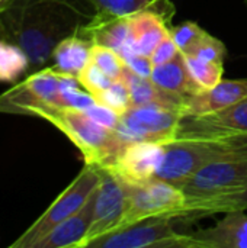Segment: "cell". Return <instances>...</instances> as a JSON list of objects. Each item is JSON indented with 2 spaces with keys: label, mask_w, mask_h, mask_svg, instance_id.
I'll return each mask as SVG.
<instances>
[{
  "label": "cell",
  "mask_w": 247,
  "mask_h": 248,
  "mask_svg": "<svg viewBox=\"0 0 247 248\" xmlns=\"http://www.w3.org/2000/svg\"><path fill=\"white\" fill-rule=\"evenodd\" d=\"M84 13L68 0H41L20 10L15 41L33 65H44L58 42L82 32Z\"/></svg>",
  "instance_id": "6da1fadb"
},
{
  "label": "cell",
  "mask_w": 247,
  "mask_h": 248,
  "mask_svg": "<svg viewBox=\"0 0 247 248\" xmlns=\"http://www.w3.org/2000/svg\"><path fill=\"white\" fill-rule=\"evenodd\" d=\"M31 115L39 116L58 128L80 150L86 164L105 167L128 144L115 129L100 125L80 109L41 106L33 109Z\"/></svg>",
  "instance_id": "7a4b0ae2"
},
{
  "label": "cell",
  "mask_w": 247,
  "mask_h": 248,
  "mask_svg": "<svg viewBox=\"0 0 247 248\" xmlns=\"http://www.w3.org/2000/svg\"><path fill=\"white\" fill-rule=\"evenodd\" d=\"M242 150H247V134L215 138H176L165 144V157L154 177L181 187L207 164Z\"/></svg>",
  "instance_id": "3957f363"
},
{
  "label": "cell",
  "mask_w": 247,
  "mask_h": 248,
  "mask_svg": "<svg viewBox=\"0 0 247 248\" xmlns=\"http://www.w3.org/2000/svg\"><path fill=\"white\" fill-rule=\"evenodd\" d=\"M100 182L98 166L86 164L73 183L52 202V205L13 243L10 248H35V246L58 224L79 212L95 193Z\"/></svg>",
  "instance_id": "277c9868"
},
{
  "label": "cell",
  "mask_w": 247,
  "mask_h": 248,
  "mask_svg": "<svg viewBox=\"0 0 247 248\" xmlns=\"http://www.w3.org/2000/svg\"><path fill=\"white\" fill-rule=\"evenodd\" d=\"M181 189L186 198L185 206L245 190L247 189V150L207 164Z\"/></svg>",
  "instance_id": "5b68a950"
},
{
  "label": "cell",
  "mask_w": 247,
  "mask_h": 248,
  "mask_svg": "<svg viewBox=\"0 0 247 248\" xmlns=\"http://www.w3.org/2000/svg\"><path fill=\"white\" fill-rule=\"evenodd\" d=\"M169 217H154L93 240L87 248H197L191 235L178 234Z\"/></svg>",
  "instance_id": "8992f818"
},
{
  "label": "cell",
  "mask_w": 247,
  "mask_h": 248,
  "mask_svg": "<svg viewBox=\"0 0 247 248\" xmlns=\"http://www.w3.org/2000/svg\"><path fill=\"white\" fill-rule=\"evenodd\" d=\"M185 202L181 187L156 177L143 185H128L127 211L116 230L154 217L179 218Z\"/></svg>",
  "instance_id": "52a82bcc"
},
{
  "label": "cell",
  "mask_w": 247,
  "mask_h": 248,
  "mask_svg": "<svg viewBox=\"0 0 247 248\" xmlns=\"http://www.w3.org/2000/svg\"><path fill=\"white\" fill-rule=\"evenodd\" d=\"M182 112L159 105L131 106L115 128L125 142H160L176 138Z\"/></svg>",
  "instance_id": "ba28073f"
},
{
  "label": "cell",
  "mask_w": 247,
  "mask_h": 248,
  "mask_svg": "<svg viewBox=\"0 0 247 248\" xmlns=\"http://www.w3.org/2000/svg\"><path fill=\"white\" fill-rule=\"evenodd\" d=\"M41 106H63L61 73L54 67L26 77L22 83L0 96V112L31 115Z\"/></svg>",
  "instance_id": "9c48e42d"
},
{
  "label": "cell",
  "mask_w": 247,
  "mask_h": 248,
  "mask_svg": "<svg viewBox=\"0 0 247 248\" xmlns=\"http://www.w3.org/2000/svg\"><path fill=\"white\" fill-rule=\"evenodd\" d=\"M99 170L100 182L95 193L93 221L82 248H87L93 240L115 231L128 205V183L103 167Z\"/></svg>",
  "instance_id": "30bf717a"
},
{
  "label": "cell",
  "mask_w": 247,
  "mask_h": 248,
  "mask_svg": "<svg viewBox=\"0 0 247 248\" xmlns=\"http://www.w3.org/2000/svg\"><path fill=\"white\" fill-rule=\"evenodd\" d=\"M239 134H247V96L214 113L182 116L176 138H215Z\"/></svg>",
  "instance_id": "8fae6325"
},
{
  "label": "cell",
  "mask_w": 247,
  "mask_h": 248,
  "mask_svg": "<svg viewBox=\"0 0 247 248\" xmlns=\"http://www.w3.org/2000/svg\"><path fill=\"white\" fill-rule=\"evenodd\" d=\"M165 157V144L128 142L115 160L103 169L128 185H143L154 179Z\"/></svg>",
  "instance_id": "7c38bea8"
},
{
  "label": "cell",
  "mask_w": 247,
  "mask_h": 248,
  "mask_svg": "<svg viewBox=\"0 0 247 248\" xmlns=\"http://www.w3.org/2000/svg\"><path fill=\"white\" fill-rule=\"evenodd\" d=\"M247 96V78L243 80H221L213 89L197 94L186 96L182 115L201 116L218 112L234 105Z\"/></svg>",
  "instance_id": "4fadbf2b"
},
{
  "label": "cell",
  "mask_w": 247,
  "mask_h": 248,
  "mask_svg": "<svg viewBox=\"0 0 247 248\" xmlns=\"http://www.w3.org/2000/svg\"><path fill=\"white\" fill-rule=\"evenodd\" d=\"M197 248H247V214L226 212V217L213 228L189 234Z\"/></svg>",
  "instance_id": "5bb4252c"
},
{
  "label": "cell",
  "mask_w": 247,
  "mask_h": 248,
  "mask_svg": "<svg viewBox=\"0 0 247 248\" xmlns=\"http://www.w3.org/2000/svg\"><path fill=\"white\" fill-rule=\"evenodd\" d=\"M95 193L89 198V201L79 212H76L74 215L58 224L55 228H52L35 246V248H82L93 221Z\"/></svg>",
  "instance_id": "9a60e30c"
},
{
  "label": "cell",
  "mask_w": 247,
  "mask_h": 248,
  "mask_svg": "<svg viewBox=\"0 0 247 248\" xmlns=\"http://www.w3.org/2000/svg\"><path fill=\"white\" fill-rule=\"evenodd\" d=\"M132 36H134V45L137 52L150 57L156 46L170 35V28L165 22V15L159 13L153 9V4H150L128 16Z\"/></svg>",
  "instance_id": "2e32d148"
},
{
  "label": "cell",
  "mask_w": 247,
  "mask_h": 248,
  "mask_svg": "<svg viewBox=\"0 0 247 248\" xmlns=\"http://www.w3.org/2000/svg\"><path fill=\"white\" fill-rule=\"evenodd\" d=\"M121 78L127 83L130 89L132 106L159 105V106H165V108H170V109H176L182 112L186 96L172 93L159 87L156 83L151 81V78H144V77L137 76L127 65L124 68Z\"/></svg>",
  "instance_id": "e0dca14e"
},
{
  "label": "cell",
  "mask_w": 247,
  "mask_h": 248,
  "mask_svg": "<svg viewBox=\"0 0 247 248\" xmlns=\"http://www.w3.org/2000/svg\"><path fill=\"white\" fill-rule=\"evenodd\" d=\"M150 78L159 87H162L167 92H172V93L182 94V96H191V94L204 92L201 89V86L189 74V71L185 65L182 52L178 54L169 62L154 65Z\"/></svg>",
  "instance_id": "ac0fdd59"
},
{
  "label": "cell",
  "mask_w": 247,
  "mask_h": 248,
  "mask_svg": "<svg viewBox=\"0 0 247 248\" xmlns=\"http://www.w3.org/2000/svg\"><path fill=\"white\" fill-rule=\"evenodd\" d=\"M92 45V39L79 36L77 33L64 38L61 42H58L52 52V67L63 74L79 77V74L90 61Z\"/></svg>",
  "instance_id": "d6986e66"
},
{
  "label": "cell",
  "mask_w": 247,
  "mask_h": 248,
  "mask_svg": "<svg viewBox=\"0 0 247 248\" xmlns=\"http://www.w3.org/2000/svg\"><path fill=\"white\" fill-rule=\"evenodd\" d=\"M245 209H247V189L239 193L226 195L215 199L188 205L181 211L179 218H199L214 214H226L231 211H245Z\"/></svg>",
  "instance_id": "ffe728a7"
},
{
  "label": "cell",
  "mask_w": 247,
  "mask_h": 248,
  "mask_svg": "<svg viewBox=\"0 0 247 248\" xmlns=\"http://www.w3.org/2000/svg\"><path fill=\"white\" fill-rule=\"evenodd\" d=\"M29 64V57L19 45L0 41V81H15Z\"/></svg>",
  "instance_id": "44dd1931"
},
{
  "label": "cell",
  "mask_w": 247,
  "mask_h": 248,
  "mask_svg": "<svg viewBox=\"0 0 247 248\" xmlns=\"http://www.w3.org/2000/svg\"><path fill=\"white\" fill-rule=\"evenodd\" d=\"M185 65L192 76V78L201 86L202 90L213 89L223 80V64L214 61H205L194 55L183 54Z\"/></svg>",
  "instance_id": "7402d4cb"
},
{
  "label": "cell",
  "mask_w": 247,
  "mask_h": 248,
  "mask_svg": "<svg viewBox=\"0 0 247 248\" xmlns=\"http://www.w3.org/2000/svg\"><path fill=\"white\" fill-rule=\"evenodd\" d=\"M93 97H95L96 103H99L102 106H106V108L115 110L119 115L127 112L132 106L130 89H128L127 83L122 78L114 80L105 90L93 94Z\"/></svg>",
  "instance_id": "603a6c76"
},
{
  "label": "cell",
  "mask_w": 247,
  "mask_h": 248,
  "mask_svg": "<svg viewBox=\"0 0 247 248\" xmlns=\"http://www.w3.org/2000/svg\"><path fill=\"white\" fill-rule=\"evenodd\" d=\"M90 61L96 64L105 74H108L112 80L121 78L125 62L122 57L112 48H108L100 44H93L90 49Z\"/></svg>",
  "instance_id": "cb8c5ba5"
},
{
  "label": "cell",
  "mask_w": 247,
  "mask_h": 248,
  "mask_svg": "<svg viewBox=\"0 0 247 248\" xmlns=\"http://www.w3.org/2000/svg\"><path fill=\"white\" fill-rule=\"evenodd\" d=\"M98 16L111 19V17H124L134 15L150 4V0H92Z\"/></svg>",
  "instance_id": "d4e9b609"
},
{
  "label": "cell",
  "mask_w": 247,
  "mask_h": 248,
  "mask_svg": "<svg viewBox=\"0 0 247 248\" xmlns=\"http://www.w3.org/2000/svg\"><path fill=\"white\" fill-rule=\"evenodd\" d=\"M186 55H194L197 58L205 60V61H214V62H221L224 61L226 57V46L224 44L211 36L208 32L186 52Z\"/></svg>",
  "instance_id": "484cf974"
},
{
  "label": "cell",
  "mask_w": 247,
  "mask_h": 248,
  "mask_svg": "<svg viewBox=\"0 0 247 248\" xmlns=\"http://www.w3.org/2000/svg\"><path fill=\"white\" fill-rule=\"evenodd\" d=\"M205 33L207 32L195 22H183L170 29V36L173 38L182 54H186Z\"/></svg>",
  "instance_id": "4316f807"
},
{
  "label": "cell",
  "mask_w": 247,
  "mask_h": 248,
  "mask_svg": "<svg viewBox=\"0 0 247 248\" xmlns=\"http://www.w3.org/2000/svg\"><path fill=\"white\" fill-rule=\"evenodd\" d=\"M77 80H79L80 86H83L86 89V92H89L92 96L105 90L114 81L108 74H105L92 61H89V64L83 68V71L79 74Z\"/></svg>",
  "instance_id": "83f0119b"
},
{
  "label": "cell",
  "mask_w": 247,
  "mask_h": 248,
  "mask_svg": "<svg viewBox=\"0 0 247 248\" xmlns=\"http://www.w3.org/2000/svg\"><path fill=\"white\" fill-rule=\"evenodd\" d=\"M122 60H124L125 65L132 73H135L140 77L150 78V76L153 73V68H154V64H153V61H151L150 57L143 55L140 52H131V54L122 55Z\"/></svg>",
  "instance_id": "f1b7e54d"
},
{
  "label": "cell",
  "mask_w": 247,
  "mask_h": 248,
  "mask_svg": "<svg viewBox=\"0 0 247 248\" xmlns=\"http://www.w3.org/2000/svg\"><path fill=\"white\" fill-rule=\"evenodd\" d=\"M92 119H95L96 122H99L100 125L106 126V128H111V129H115L118 122H119V118L121 115L116 113L115 110L106 108V106H102L99 103H95L92 105L90 108H87L84 110Z\"/></svg>",
  "instance_id": "f546056e"
},
{
  "label": "cell",
  "mask_w": 247,
  "mask_h": 248,
  "mask_svg": "<svg viewBox=\"0 0 247 248\" xmlns=\"http://www.w3.org/2000/svg\"><path fill=\"white\" fill-rule=\"evenodd\" d=\"M178 54H181V51H179L176 42L173 41V38L169 35L156 46V49L153 51L150 58H151L154 65H160V64L172 61Z\"/></svg>",
  "instance_id": "4dcf8cb0"
},
{
  "label": "cell",
  "mask_w": 247,
  "mask_h": 248,
  "mask_svg": "<svg viewBox=\"0 0 247 248\" xmlns=\"http://www.w3.org/2000/svg\"><path fill=\"white\" fill-rule=\"evenodd\" d=\"M9 1H10V0H0V12H3V10L7 7Z\"/></svg>",
  "instance_id": "1f68e13d"
}]
</instances>
